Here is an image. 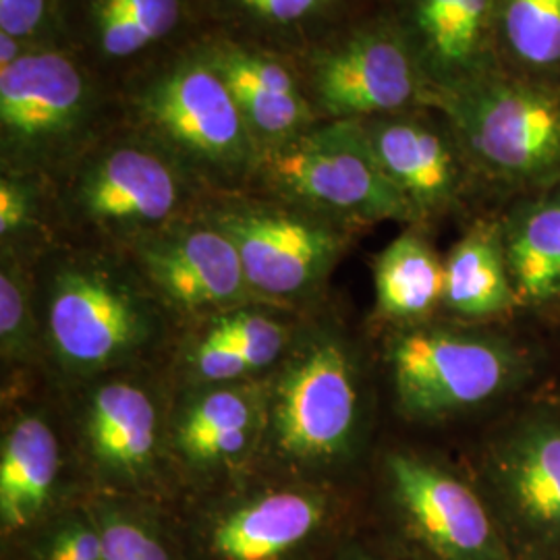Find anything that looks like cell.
Listing matches in <instances>:
<instances>
[{
  "mask_svg": "<svg viewBox=\"0 0 560 560\" xmlns=\"http://www.w3.org/2000/svg\"><path fill=\"white\" fill-rule=\"evenodd\" d=\"M38 560H106L92 513H67L55 521L40 538Z\"/></svg>",
  "mask_w": 560,
  "mask_h": 560,
  "instance_id": "cell-31",
  "label": "cell"
},
{
  "mask_svg": "<svg viewBox=\"0 0 560 560\" xmlns=\"http://www.w3.org/2000/svg\"><path fill=\"white\" fill-rule=\"evenodd\" d=\"M0 34L30 50L67 48L62 0H0Z\"/></svg>",
  "mask_w": 560,
  "mask_h": 560,
  "instance_id": "cell-30",
  "label": "cell"
},
{
  "mask_svg": "<svg viewBox=\"0 0 560 560\" xmlns=\"http://www.w3.org/2000/svg\"><path fill=\"white\" fill-rule=\"evenodd\" d=\"M60 474V446L48 421L23 413L0 446V525L18 534L34 525L52 499Z\"/></svg>",
  "mask_w": 560,
  "mask_h": 560,
  "instance_id": "cell-23",
  "label": "cell"
},
{
  "mask_svg": "<svg viewBox=\"0 0 560 560\" xmlns=\"http://www.w3.org/2000/svg\"><path fill=\"white\" fill-rule=\"evenodd\" d=\"M442 305L469 320L497 318L520 305L499 214L471 222L446 254Z\"/></svg>",
  "mask_w": 560,
  "mask_h": 560,
  "instance_id": "cell-24",
  "label": "cell"
},
{
  "mask_svg": "<svg viewBox=\"0 0 560 560\" xmlns=\"http://www.w3.org/2000/svg\"><path fill=\"white\" fill-rule=\"evenodd\" d=\"M252 185L351 229L378 222L420 226L384 175L360 120H320L298 138L264 150Z\"/></svg>",
  "mask_w": 560,
  "mask_h": 560,
  "instance_id": "cell-4",
  "label": "cell"
},
{
  "mask_svg": "<svg viewBox=\"0 0 560 560\" xmlns=\"http://www.w3.org/2000/svg\"><path fill=\"white\" fill-rule=\"evenodd\" d=\"M198 212L233 241L247 284L261 300L312 293L342 258L355 231L258 191L212 194Z\"/></svg>",
  "mask_w": 560,
  "mask_h": 560,
  "instance_id": "cell-6",
  "label": "cell"
},
{
  "mask_svg": "<svg viewBox=\"0 0 560 560\" xmlns=\"http://www.w3.org/2000/svg\"><path fill=\"white\" fill-rule=\"evenodd\" d=\"M40 180L34 175L2 173L0 179V240L7 245L25 237L40 214Z\"/></svg>",
  "mask_w": 560,
  "mask_h": 560,
  "instance_id": "cell-32",
  "label": "cell"
},
{
  "mask_svg": "<svg viewBox=\"0 0 560 560\" xmlns=\"http://www.w3.org/2000/svg\"><path fill=\"white\" fill-rule=\"evenodd\" d=\"M206 332L241 349L254 372L277 363L284 355L291 340V330L287 324L247 305L219 314Z\"/></svg>",
  "mask_w": 560,
  "mask_h": 560,
  "instance_id": "cell-27",
  "label": "cell"
},
{
  "mask_svg": "<svg viewBox=\"0 0 560 560\" xmlns=\"http://www.w3.org/2000/svg\"><path fill=\"white\" fill-rule=\"evenodd\" d=\"M499 69L560 85V0H497Z\"/></svg>",
  "mask_w": 560,
  "mask_h": 560,
  "instance_id": "cell-26",
  "label": "cell"
},
{
  "mask_svg": "<svg viewBox=\"0 0 560 560\" xmlns=\"http://www.w3.org/2000/svg\"><path fill=\"white\" fill-rule=\"evenodd\" d=\"M67 48L115 90L129 71V27L150 62L203 34L196 0H62Z\"/></svg>",
  "mask_w": 560,
  "mask_h": 560,
  "instance_id": "cell-13",
  "label": "cell"
},
{
  "mask_svg": "<svg viewBox=\"0 0 560 560\" xmlns=\"http://www.w3.org/2000/svg\"><path fill=\"white\" fill-rule=\"evenodd\" d=\"M38 320L32 289L15 256L2 260L0 270V351L4 361H27L36 351Z\"/></svg>",
  "mask_w": 560,
  "mask_h": 560,
  "instance_id": "cell-28",
  "label": "cell"
},
{
  "mask_svg": "<svg viewBox=\"0 0 560 560\" xmlns=\"http://www.w3.org/2000/svg\"><path fill=\"white\" fill-rule=\"evenodd\" d=\"M378 312L397 322L428 318L444 298V260L420 226H409L374 260Z\"/></svg>",
  "mask_w": 560,
  "mask_h": 560,
  "instance_id": "cell-25",
  "label": "cell"
},
{
  "mask_svg": "<svg viewBox=\"0 0 560 560\" xmlns=\"http://www.w3.org/2000/svg\"><path fill=\"white\" fill-rule=\"evenodd\" d=\"M83 436L104 478L141 481L152 471L159 448L156 402L136 382H106L88 400Z\"/></svg>",
  "mask_w": 560,
  "mask_h": 560,
  "instance_id": "cell-19",
  "label": "cell"
},
{
  "mask_svg": "<svg viewBox=\"0 0 560 560\" xmlns=\"http://www.w3.org/2000/svg\"><path fill=\"white\" fill-rule=\"evenodd\" d=\"M361 2H363L365 9H370V11H384V7H386L388 0H361Z\"/></svg>",
  "mask_w": 560,
  "mask_h": 560,
  "instance_id": "cell-35",
  "label": "cell"
},
{
  "mask_svg": "<svg viewBox=\"0 0 560 560\" xmlns=\"http://www.w3.org/2000/svg\"><path fill=\"white\" fill-rule=\"evenodd\" d=\"M521 520L560 540V421L532 418L502 439L488 465Z\"/></svg>",
  "mask_w": 560,
  "mask_h": 560,
  "instance_id": "cell-20",
  "label": "cell"
},
{
  "mask_svg": "<svg viewBox=\"0 0 560 560\" xmlns=\"http://www.w3.org/2000/svg\"><path fill=\"white\" fill-rule=\"evenodd\" d=\"M189 368L191 374L208 386L233 384L254 374L252 363L241 353V349L210 332H206L194 347L189 355Z\"/></svg>",
  "mask_w": 560,
  "mask_h": 560,
  "instance_id": "cell-33",
  "label": "cell"
},
{
  "mask_svg": "<svg viewBox=\"0 0 560 560\" xmlns=\"http://www.w3.org/2000/svg\"><path fill=\"white\" fill-rule=\"evenodd\" d=\"M268 388L214 384L189 400L175 428V446L191 467L212 469L243 459L266 428Z\"/></svg>",
  "mask_w": 560,
  "mask_h": 560,
  "instance_id": "cell-21",
  "label": "cell"
},
{
  "mask_svg": "<svg viewBox=\"0 0 560 560\" xmlns=\"http://www.w3.org/2000/svg\"><path fill=\"white\" fill-rule=\"evenodd\" d=\"M388 368L400 411L444 418L497 399L520 376L511 342L463 328H409L388 347Z\"/></svg>",
  "mask_w": 560,
  "mask_h": 560,
  "instance_id": "cell-10",
  "label": "cell"
},
{
  "mask_svg": "<svg viewBox=\"0 0 560 560\" xmlns=\"http://www.w3.org/2000/svg\"><path fill=\"white\" fill-rule=\"evenodd\" d=\"M115 125L117 90L71 48H36L0 69L4 173L71 168Z\"/></svg>",
  "mask_w": 560,
  "mask_h": 560,
  "instance_id": "cell-2",
  "label": "cell"
},
{
  "mask_svg": "<svg viewBox=\"0 0 560 560\" xmlns=\"http://www.w3.org/2000/svg\"><path fill=\"white\" fill-rule=\"evenodd\" d=\"M328 504L307 488H268L229 502L206 529L210 560H295L318 538Z\"/></svg>",
  "mask_w": 560,
  "mask_h": 560,
  "instance_id": "cell-17",
  "label": "cell"
},
{
  "mask_svg": "<svg viewBox=\"0 0 560 560\" xmlns=\"http://www.w3.org/2000/svg\"><path fill=\"white\" fill-rule=\"evenodd\" d=\"M384 175L418 222L451 214L480 187L459 140L436 104L360 120Z\"/></svg>",
  "mask_w": 560,
  "mask_h": 560,
  "instance_id": "cell-11",
  "label": "cell"
},
{
  "mask_svg": "<svg viewBox=\"0 0 560 560\" xmlns=\"http://www.w3.org/2000/svg\"><path fill=\"white\" fill-rule=\"evenodd\" d=\"M201 30L295 60L365 13L361 0H196Z\"/></svg>",
  "mask_w": 560,
  "mask_h": 560,
  "instance_id": "cell-18",
  "label": "cell"
},
{
  "mask_svg": "<svg viewBox=\"0 0 560 560\" xmlns=\"http://www.w3.org/2000/svg\"><path fill=\"white\" fill-rule=\"evenodd\" d=\"M358 363L332 335H316L282 361L268 388L264 439L295 465H330L358 444L363 418Z\"/></svg>",
  "mask_w": 560,
  "mask_h": 560,
  "instance_id": "cell-8",
  "label": "cell"
},
{
  "mask_svg": "<svg viewBox=\"0 0 560 560\" xmlns=\"http://www.w3.org/2000/svg\"><path fill=\"white\" fill-rule=\"evenodd\" d=\"M25 52H30L27 46H23L20 40L11 38V36H2L0 34V69L13 65L15 60H20Z\"/></svg>",
  "mask_w": 560,
  "mask_h": 560,
  "instance_id": "cell-34",
  "label": "cell"
},
{
  "mask_svg": "<svg viewBox=\"0 0 560 560\" xmlns=\"http://www.w3.org/2000/svg\"><path fill=\"white\" fill-rule=\"evenodd\" d=\"M200 191L179 162L119 119L71 164L65 208L81 226L131 245L191 217Z\"/></svg>",
  "mask_w": 560,
  "mask_h": 560,
  "instance_id": "cell-5",
  "label": "cell"
},
{
  "mask_svg": "<svg viewBox=\"0 0 560 560\" xmlns=\"http://www.w3.org/2000/svg\"><path fill=\"white\" fill-rule=\"evenodd\" d=\"M119 119L214 194L247 191L261 150L219 73L194 44L152 62L117 92Z\"/></svg>",
  "mask_w": 560,
  "mask_h": 560,
  "instance_id": "cell-1",
  "label": "cell"
},
{
  "mask_svg": "<svg viewBox=\"0 0 560 560\" xmlns=\"http://www.w3.org/2000/svg\"><path fill=\"white\" fill-rule=\"evenodd\" d=\"M127 247L145 282L185 314L219 316L256 300L233 241L198 210Z\"/></svg>",
  "mask_w": 560,
  "mask_h": 560,
  "instance_id": "cell-12",
  "label": "cell"
},
{
  "mask_svg": "<svg viewBox=\"0 0 560 560\" xmlns=\"http://www.w3.org/2000/svg\"><path fill=\"white\" fill-rule=\"evenodd\" d=\"M46 326L60 365L92 376L136 358L154 337L156 316L145 293L113 261L81 256L52 272Z\"/></svg>",
  "mask_w": 560,
  "mask_h": 560,
  "instance_id": "cell-9",
  "label": "cell"
},
{
  "mask_svg": "<svg viewBox=\"0 0 560 560\" xmlns=\"http://www.w3.org/2000/svg\"><path fill=\"white\" fill-rule=\"evenodd\" d=\"M384 11L436 98L499 71L497 0H388Z\"/></svg>",
  "mask_w": 560,
  "mask_h": 560,
  "instance_id": "cell-15",
  "label": "cell"
},
{
  "mask_svg": "<svg viewBox=\"0 0 560 560\" xmlns=\"http://www.w3.org/2000/svg\"><path fill=\"white\" fill-rule=\"evenodd\" d=\"M318 120H363L436 101L397 23L372 11L293 60Z\"/></svg>",
  "mask_w": 560,
  "mask_h": 560,
  "instance_id": "cell-7",
  "label": "cell"
},
{
  "mask_svg": "<svg viewBox=\"0 0 560 560\" xmlns=\"http://www.w3.org/2000/svg\"><path fill=\"white\" fill-rule=\"evenodd\" d=\"M434 104L481 189L509 200L560 180V85L494 71Z\"/></svg>",
  "mask_w": 560,
  "mask_h": 560,
  "instance_id": "cell-3",
  "label": "cell"
},
{
  "mask_svg": "<svg viewBox=\"0 0 560 560\" xmlns=\"http://www.w3.org/2000/svg\"><path fill=\"white\" fill-rule=\"evenodd\" d=\"M386 474L400 515L439 559H502L492 517L465 481L407 453H393Z\"/></svg>",
  "mask_w": 560,
  "mask_h": 560,
  "instance_id": "cell-14",
  "label": "cell"
},
{
  "mask_svg": "<svg viewBox=\"0 0 560 560\" xmlns=\"http://www.w3.org/2000/svg\"><path fill=\"white\" fill-rule=\"evenodd\" d=\"M90 513L101 529L106 560H173L159 527L138 511L104 501Z\"/></svg>",
  "mask_w": 560,
  "mask_h": 560,
  "instance_id": "cell-29",
  "label": "cell"
},
{
  "mask_svg": "<svg viewBox=\"0 0 560 560\" xmlns=\"http://www.w3.org/2000/svg\"><path fill=\"white\" fill-rule=\"evenodd\" d=\"M191 44L229 88L261 152L320 122L293 60L212 32Z\"/></svg>",
  "mask_w": 560,
  "mask_h": 560,
  "instance_id": "cell-16",
  "label": "cell"
},
{
  "mask_svg": "<svg viewBox=\"0 0 560 560\" xmlns=\"http://www.w3.org/2000/svg\"><path fill=\"white\" fill-rule=\"evenodd\" d=\"M499 221L517 303L560 301V180L509 200Z\"/></svg>",
  "mask_w": 560,
  "mask_h": 560,
  "instance_id": "cell-22",
  "label": "cell"
}]
</instances>
